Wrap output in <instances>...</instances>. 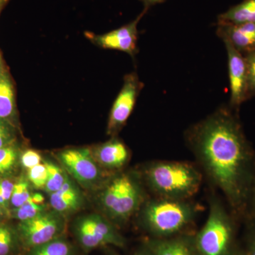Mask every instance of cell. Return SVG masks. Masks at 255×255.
<instances>
[{"mask_svg":"<svg viewBox=\"0 0 255 255\" xmlns=\"http://www.w3.org/2000/svg\"><path fill=\"white\" fill-rule=\"evenodd\" d=\"M232 110L218 109L188 129L185 137L201 172L223 193L230 210L243 222L255 181V151Z\"/></svg>","mask_w":255,"mask_h":255,"instance_id":"obj_1","label":"cell"},{"mask_svg":"<svg viewBox=\"0 0 255 255\" xmlns=\"http://www.w3.org/2000/svg\"><path fill=\"white\" fill-rule=\"evenodd\" d=\"M139 173L156 197L176 200H189L195 195L203 179L199 167L177 161H154Z\"/></svg>","mask_w":255,"mask_h":255,"instance_id":"obj_2","label":"cell"},{"mask_svg":"<svg viewBox=\"0 0 255 255\" xmlns=\"http://www.w3.org/2000/svg\"><path fill=\"white\" fill-rule=\"evenodd\" d=\"M199 210L189 199L155 197L146 199L138 212L140 225L151 238H166L185 233Z\"/></svg>","mask_w":255,"mask_h":255,"instance_id":"obj_3","label":"cell"},{"mask_svg":"<svg viewBox=\"0 0 255 255\" xmlns=\"http://www.w3.org/2000/svg\"><path fill=\"white\" fill-rule=\"evenodd\" d=\"M241 223L216 196L209 198L207 220L194 234L199 255H233L241 246L238 223Z\"/></svg>","mask_w":255,"mask_h":255,"instance_id":"obj_4","label":"cell"},{"mask_svg":"<svg viewBox=\"0 0 255 255\" xmlns=\"http://www.w3.org/2000/svg\"><path fill=\"white\" fill-rule=\"evenodd\" d=\"M139 172H118L107 181L99 196L105 217L117 226L125 224L146 200Z\"/></svg>","mask_w":255,"mask_h":255,"instance_id":"obj_5","label":"cell"},{"mask_svg":"<svg viewBox=\"0 0 255 255\" xmlns=\"http://www.w3.org/2000/svg\"><path fill=\"white\" fill-rule=\"evenodd\" d=\"M65 227L63 215L54 210L44 211L18 225V237L27 248L45 244L61 236Z\"/></svg>","mask_w":255,"mask_h":255,"instance_id":"obj_6","label":"cell"},{"mask_svg":"<svg viewBox=\"0 0 255 255\" xmlns=\"http://www.w3.org/2000/svg\"><path fill=\"white\" fill-rule=\"evenodd\" d=\"M57 158L63 169L85 188H92L104 179L101 167L87 147H73L60 151Z\"/></svg>","mask_w":255,"mask_h":255,"instance_id":"obj_7","label":"cell"},{"mask_svg":"<svg viewBox=\"0 0 255 255\" xmlns=\"http://www.w3.org/2000/svg\"><path fill=\"white\" fill-rule=\"evenodd\" d=\"M142 87L143 84L136 73L127 74L124 77L123 86L114 101L109 117L107 128L109 135L115 137L126 125Z\"/></svg>","mask_w":255,"mask_h":255,"instance_id":"obj_8","label":"cell"},{"mask_svg":"<svg viewBox=\"0 0 255 255\" xmlns=\"http://www.w3.org/2000/svg\"><path fill=\"white\" fill-rule=\"evenodd\" d=\"M147 11L144 9L135 20L117 29L102 35L85 32V36L100 48L119 50L134 57L137 52V24Z\"/></svg>","mask_w":255,"mask_h":255,"instance_id":"obj_9","label":"cell"},{"mask_svg":"<svg viewBox=\"0 0 255 255\" xmlns=\"http://www.w3.org/2000/svg\"><path fill=\"white\" fill-rule=\"evenodd\" d=\"M228 53V73H229L231 100L230 107L237 110L248 100L247 66L244 55L238 51L227 40H223Z\"/></svg>","mask_w":255,"mask_h":255,"instance_id":"obj_10","label":"cell"},{"mask_svg":"<svg viewBox=\"0 0 255 255\" xmlns=\"http://www.w3.org/2000/svg\"><path fill=\"white\" fill-rule=\"evenodd\" d=\"M145 248L152 255H199L194 234L187 233L170 238H150Z\"/></svg>","mask_w":255,"mask_h":255,"instance_id":"obj_11","label":"cell"},{"mask_svg":"<svg viewBox=\"0 0 255 255\" xmlns=\"http://www.w3.org/2000/svg\"><path fill=\"white\" fill-rule=\"evenodd\" d=\"M92 153L100 167L112 172L123 168L130 158L127 146L116 137L97 145Z\"/></svg>","mask_w":255,"mask_h":255,"instance_id":"obj_12","label":"cell"},{"mask_svg":"<svg viewBox=\"0 0 255 255\" xmlns=\"http://www.w3.org/2000/svg\"><path fill=\"white\" fill-rule=\"evenodd\" d=\"M218 36L227 40L242 54L255 50V22L231 24L218 22Z\"/></svg>","mask_w":255,"mask_h":255,"instance_id":"obj_13","label":"cell"},{"mask_svg":"<svg viewBox=\"0 0 255 255\" xmlns=\"http://www.w3.org/2000/svg\"><path fill=\"white\" fill-rule=\"evenodd\" d=\"M52 209L62 215L75 212L83 204V196L70 177L59 190L50 195Z\"/></svg>","mask_w":255,"mask_h":255,"instance_id":"obj_14","label":"cell"},{"mask_svg":"<svg viewBox=\"0 0 255 255\" xmlns=\"http://www.w3.org/2000/svg\"><path fill=\"white\" fill-rule=\"evenodd\" d=\"M85 217L101 246H113L117 248L126 246L125 238L119 232L117 226L105 216L90 214Z\"/></svg>","mask_w":255,"mask_h":255,"instance_id":"obj_15","label":"cell"},{"mask_svg":"<svg viewBox=\"0 0 255 255\" xmlns=\"http://www.w3.org/2000/svg\"><path fill=\"white\" fill-rule=\"evenodd\" d=\"M17 109L14 82L9 70L0 75V119L17 127Z\"/></svg>","mask_w":255,"mask_h":255,"instance_id":"obj_16","label":"cell"},{"mask_svg":"<svg viewBox=\"0 0 255 255\" xmlns=\"http://www.w3.org/2000/svg\"><path fill=\"white\" fill-rule=\"evenodd\" d=\"M218 22L242 24L255 22V0H244L220 14Z\"/></svg>","mask_w":255,"mask_h":255,"instance_id":"obj_17","label":"cell"},{"mask_svg":"<svg viewBox=\"0 0 255 255\" xmlns=\"http://www.w3.org/2000/svg\"><path fill=\"white\" fill-rule=\"evenodd\" d=\"M45 197L41 193H32L29 199L21 206L10 209L8 215L21 221H27L47 211Z\"/></svg>","mask_w":255,"mask_h":255,"instance_id":"obj_18","label":"cell"},{"mask_svg":"<svg viewBox=\"0 0 255 255\" xmlns=\"http://www.w3.org/2000/svg\"><path fill=\"white\" fill-rule=\"evenodd\" d=\"M21 152L17 142L0 148V179L11 178L16 173Z\"/></svg>","mask_w":255,"mask_h":255,"instance_id":"obj_19","label":"cell"},{"mask_svg":"<svg viewBox=\"0 0 255 255\" xmlns=\"http://www.w3.org/2000/svg\"><path fill=\"white\" fill-rule=\"evenodd\" d=\"M71 245L61 236L45 244L31 248L28 255H71Z\"/></svg>","mask_w":255,"mask_h":255,"instance_id":"obj_20","label":"cell"},{"mask_svg":"<svg viewBox=\"0 0 255 255\" xmlns=\"http://www.w3.org/2000/svg\"><path fill=\"white\" fill-rule=\"evenodd\" d=\"M44 163L48 172V179L44 190L50 195L63 187L69 176L65 169H62L53 162H46Z\"/></svg>","mask_w":255,"mask_h":255,"instance_id":"obj_21","label":"cell"},{"mask_svg":"<svg viewBox=\"0 0 255 255\" xmlns=\"http://www.w3.org/2000/svg\"><path fill=\"white\" fill-rule=\"evenodd\" d=\"M31 184L27 178L21 177L14 182L12 195L10 201L11 209L19 207L29 199L31 195Z\"/></svg>","mask_w":255,"mask_h":255,"instance_id":"obj_22","label":"cell"},{"mask_svg":"<svg viewBox=\"0 0 255 255\" xmlns=\"http://www.w3.org/2000/svg\"><path fill=\"white\" fill-rule=\"evenodd\" d=\"M18 235L9 226L0 223V255H11L18 246Z\"/></svg>","mask_w":255,"mask_h":255,"instance_id":"obj_23","label":"cell"},{"mask_svg":"<svg viewBox=\"0 0 255 255\" xmlns=\"http://www.w3.org/2000/svg\"><path fill=\"white\" fill-rule=\"evenodd\" d=\"M243 223L244 231L241 247L246 255H255V216H248Z\"/></svg>","mask_w":255,"mask_h":255,"instance_id":"obj_24","label":"cell"},{"mask_svg":"<svg viewBox=\"0 0 255 255\" xmlns=\"http://www.w3.org/2000/svg\"><path fill=\"white\" fill-rule=\"evenodd\" d=\"M27 179L33 187L37 189H44L48 179L46 164L41 163L28 169Z\"/></svg>","mask_w":255,"mask_h":255,"instance_id":"obj_25","label":"cell"},{"mask_svg":"<svg viewBox=\"0 0 255 255\" xmlns=\"http://www.w3.org/2000/svg\"><path fill=\"white\" fill-rule=\"evenodd\" d=\"M17 142V127L0 119V148Z\"/></svg>","mask_w":255,"mask_h":255,"instance_id":"obj_26","label":"cell"},{"mask_svg":"<svg viewBox=\"0 0 255 255\" xmlns=\"http://www.w3.org/2000/svg\"><path fill=\"white\" fill-rule=\"evenodd\" d=\"M14 186V182L11 178L0 179V206L4 209L6 214L9 211L10 201Z\"/></svg>","mask_w":255,"mask_h":255,"instance_id":"obj_27","label":"cell"},{"mask_svg":"<svg viewBox=\"0 0 255 255\" xmlns=\"http://www.w3.org/2000/svg\"><path fill=\"white\" fill-rule=\"evenodd\" d=\"M247 66L248 97L255 95V50L244 55Z\"/></svg>","mask_w":255,"mask_h":255,"instance_id":"obj_28","label":"cell"},{"mask_svg":"<svg viewBox=\"0 0 255 255\" xmlns=\"http://www.w3.org/2000/svg\"><path fill=\"white\" fill-rule=\"evenodd\" d=\"M41 162V156L36 150L28 149V150L21 152L20 162H21V165L27 170L42 163Z\"/></svg>","mask_w":255,"mask_h":255,"instance_id":"obj_29","label":"cell"},{"mask_svg":"<svg viewBox=\"0 0 255 255\" xmlns=\"http://www.w3.org/2000/svg\"><path fill=\"white\" fill-rule=\"evenodd\" d=\"M255 216V181L253 184V189H252L251 199H250L248 216Z\"/></svg>","mask_w":255,"mask_h":255,"instance_id":"obj_30","label":"cell"},{"mask_svg":"<svg viewBox=\"0 0 255 255\" xmlns=\"http://www.w3.org/2000/svg\"><path fill=\"white\" fill-rule=\"evenodd\" d=\"M140 1L144 4L145 9L148 10L150 6L157 4H160V3L165 1L166 0H140Z\"/></svg>","mask_w":255,"mask_h":255,"instance_id":"obj_31","label":"cell"},{"mask_svg":"<svg viewBox=\"0 0 255 255\" xmlns=\"http://www.w3.org/2000/svg\"><path fill=\"white\" fill-rule=\"evenodd\" d=\"M7 70L5 66L4 60H3L2 55H1V51H0V75H1L4 71Z\"/></svg>","mask_w":255,"mask_h":255,"instance_id":"obj_32","label":"cell"},{"mask_svg":"<svg viewBox=\"0 0 255 255\" xmlns=\"http://www.w3.org/2000/svg\"><path fill=\"white\" fill-rule=\"evenodd\" d=\"M9 1L10 0H0V14L4 9L5 6L9 2Z\"/></svg>","mask_w":255,"mask_h":255,"instance_id":"obj_33","label":"cell"},{"mask_svg":"<svg viewBox=\"0 0 255 255\" xmlns=\"http://www.w3.org/2000/svg\"><path fill=\"white\" fill-rule=\"evenodd\" d=\"M233 255H246V253H245L244 251H243V248L241 246H240L239 248H238L237 251H236L235 254Z\"/></svg>","mask_w":255,"mask_h":255,"instance_id":"obj_34","label":"cell"},{"mask_svg":"<svg viewBox=\"0 0 255 255\" xmlns=\"http://www.w3.org/2000/svg\"><path fill=\"white\" fill-rule=\"evenodd\" d=\"M112 255H119L118 254H116V253H112ZM135 255H152V253H150L147 248H145V251L142 252L141 253H139V254Z\"/></svg>","mask_w":255,"mask_h":255,"instance_id":"obj_35","label":"cell"},{"mask_svg":"<svg viewBox=\"0 0 255 255\" xmlns=\"http://www.w3.org/2000/svg\"><path fill=\"white\" fill-rule=\"evenodd\" d=\"M5 214H6V211H4V209H3V208H1V206H0V219H1L2 216H4Z\"/></svg>","mask_w":255,"mask_h":255,"instance_id":"obj_36","label":"cell"}]
</instances>
